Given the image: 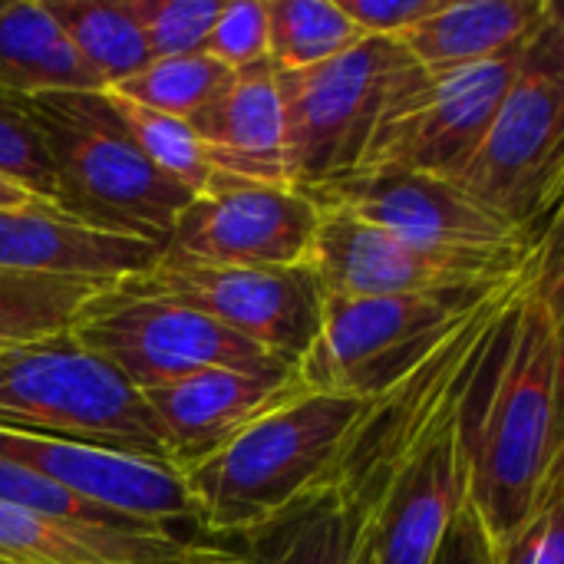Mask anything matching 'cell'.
Listing matches in <instances>:
<instances>
[{"label": "cell", "mask_w": 564, "mask_h": 564, "mask_svg": "<svg viewBox=\"0 0 564 564\" xmlns=\"http://www.w3.org/2000/svg\"><path fill=\"white\" fill-rule=\"evenodd\" d=\"M562 317V228H555L535 251L459 420L469 506L492 545L525 522L564 466Z\"/></svg>", "instance_id": "obj_1"}, {"label": "cell", "mask_w": 564, "mask_h": 564, "mask_svg": "<svg viewBox=\"0 0 564 564\" xmlns=\"http://www.w3.org/2000/svg\"><path fill=\"white\" fill-rule=\"evenodd\" d=\"M364 406L357 397L297 390L185 466L198 529L215 542H235L324 486Z\"/></svg>", "instance_id": "obj_2"}, {"label": "cell", "mask_w": 564, "mask_h": 564, "mask_svg": "<svg viewBox=\"0 0 564 564\" xmlns=\"http://www.w3.org/2000/svg\"><path fill=\"white\" fill-rule=\"evenodd\" d=\"M20 106L43 142L53 205L63 215L99 231L165 245L195 195L139 152L106 93H43L20 99Z\"/></svg>", "instance_id": "obj_3"}, {"label": "cell", "mask_w": 564, "mask_h": 564, "mask_svg": "<svg viewBox=\"0 0 564 564\" xmlns=\"http://www.w3.org/2000/svg\"><path fill=\"white\" fill-rule=\"evenodd\" d=\"M456 185L529 241H545L562 228V7L529 40L516 79Z\"/></svg>", "instance_id": "obj_4"}, {"label": "cell", "mask_w": 564, "mask_h": 564, "mask_svg": "<svg viewBox=\"0 0 564 564\" xmlns=\"http://www.w3.org/2000/svg\"><path fill=\"white\" fill-rule=\"evenodd\" d=\"M0 433L102 446L169 463L165 440L142 390L86 350L73 330L0 354Z\"/></svg>", "instance_id": "obj_5"}, {"label": "cell", "mask_w": 564, "mask_h": 564, "mask_svg": "<svg viewBox=\"0 0 564 564\" xmlns=\"http://www.w3.org/2000/svg\"><path fill=\"white\" fill-rule=\"evenodd\" d=\"M420 73L400 40L364 36L307 69H274L288 185L311 192L357 172L393 96Z\"/></svg>", "instance_id": "obj_6"}, {"label": "cell", "mask_w": 564, "mask_h": 564, "mask_svg": "<svg viewBox=\"0 0 564 564\" xmlns=\"http://www.w3.org/2000/svg\"><path fill=\"white\" fill-rule=\"evenodd\" d=\"M512 278L426 294L324 297L321 334L294 367L297 380L304 390L373 400L416 370Z\"/></svg>", "instance_id": "obj_7"}, {"label": "cell", "mask_w": 564, "mask_h": 564, "mask_svg": "<svg viewBox=\"0 0 564 564\" xmlns=\"http://www.w3.org/2000/svg\"><path fill=\"white\" fill-rule=\"evenodd\" d=\"M116 291L192 307L291 370L304 360L324 321V291L311 264L192 268L155 258Z\"/></svg>", "instance_id": "obj_8"}, {"label": "cell", "mask_w": 564, "mask_h": 564, "mask_svg": "<svg viewBox=\"0 0 564 564\" xmlns=\"http://www.w3.org/2000/svg\"><path fill=\"white\" fill-rule=\"evenodd\" d=\"M529 40L489 63L449 76H426L420 69L387 106L357 172L390 169L456 182L512 86Z\"/></svg>", "instance_id": "obj_9"}, {"label": "cell", "mask_w": 564, "mask_h": 564, "mask_svg": "<svg viewBox=\"0 0 564 564\" xmlns=\"http://www.w3.org/2000/svg\"><path fill=\"white\" fill-rule=\"evenodd\" d=\"M73 337L116 367L135 390H155L205 370H258L278 364L251 340L192 307L122 294L116 288L83 311Z\"/></svg>", "instance_id": "obj_10"}, {"label": "cell", "mask_w": 564, "mask_h": 564, "mask_svg": "<svg viewBox=\"0 0 564 564\" xmlns=\"http://www.w3.org/2000/svg\"><path fill=\"white\" fill-rule=\"evenodd\" d=\"M321 212L291 185L215 175L175 218L159 261L192 268L307 264Z\"/></svg>", "instance_id": "obj_11"}, {"label": "cell", "mask_w": 564, "mask_h": 564, "mask_svg": "<svg viewBox=\"0 0 564 564\" xmlns=\"http://www.w3.org/2000/svg\"><path fill=\"white\" fill-rule=\"evenodd\" d=\"M535 251L539 245L522 251L420 248L350 215L321 212L307 264L324 297H390L492 284L519 274Z\"/></svg>", "instance_id": "obj_12"}, {"label": "cell", "mask_w": 564, "mask_h": 564, "mask_svg": "<svg viewBox=\"0 0 564 564\" xmlns=\"http://www.w3.org/2000/svg\"><path fill=\"white\" fill-rule=\"evenodd\" d=\"M321 212H340L420 248L440 251H522L529 241L466 195L453 178L423 172H350L301 192Z\"/></svg>", "instance_id": "obj_13"}, {"label": "cell", "mask_w": 564, "mask_h": 564, "mask_svg": "<svg viewBox=\"0 0 564 564\" xmlns=\"http://www.w3.org/2000/svg\"><path fill=\"white\" fill-rule=\"evenodd\" d=\"M0 459L40 473L76 499L93 502L126 522L165 529L185 539H208L198 529L195 502L182 469L172 463L20 433H0Z\"/></svg>", "instance_id": "obj_14"}, {"label": "cell", "mask_w": 564, "mask_h": 564, "mask_svg": "<svg viewBox=\"0 0 564 564\" xmlns=\"http://www.w3.org/2000/svg\"><path fill=\"white\" fill-rule=\"evenodd\" d=\"M459 420L463 406L436 423L357 509L370 564H430L469 499Z\"/></svg>", "instance_id": "obj_15"}, {"label": "cell", "mask_w": 564, "mask_h": 564, "mask_svg": "<svg viewBox=\"0 0 564 564\" xmlns=\"http://www.w3.org/2000/svg\"><path fill=\"white\" fill-rule=\"evenodd\" d=\"M297 390H304L297 370L274 364L258 370H205L142 390V397L165 440L169 463L185 469Z\"/></svg>", "instance_id": "obj_16"}, {"label": "cell", "mask_w": 564, "mask_h": 564, "mask_svg": "<svg viewBox=\"0 0 564 564\" xmlns=\"http://www.w3.org/2000/svg\"><path fill=\"white\" fill-rule=\"evenodd\" d=\"M0 564H231V545L162 529L46 519L0 502Z\"/></svg>", "instance_id": "obj_17"}, {"label": "cell", "mask_w": 564, "mask_h": 564, "mask_svg": "<svg viewBox=\"0 0 564 564\" xmlns=\"http://www.w3.org/2000/svg\"><path fill=\"white\" fill-rule=\"evenodd\" d=\"M159 245L99 231L63 215L56 205L0 212V268L119 288L159 258Z\"/></svg>", "instance_id": "obj_18"}, {"label": "cell", "mask_w": 564, "mask_h": 564, "mask_svg": "<svg viewBox=\"0 0 564 564\" xmlns=\"http://www.w3.org/2000/svg\"><path fill=\"white\" fill-rule=\"evenodd\" d=\"M188 126L205 145L215 175L288 185L281 102L268 59L235 69L212 102L188 119Z\"/></svg>", "instance_id": "obj_19"}, {"label": "cell", "mask_w": 564, "mask_h": 564, "mask_svg": "<svg viewBox=\"0 0 564 564\" xmlns=\"http://www.w3.org/2000/svg\"><path fill=\"white\" fill-rule=\"evenodd\" d=\"M555 7V0H443L400 43L426 76H449L522 46Z\"/></svg>", "instance_id": "obj_20"}, {"label": "cell", "mask_w": 564, "mask_h": 564, "mask_svg": "<svg viewBox=\"0 0 564 564\" xmlns=\"http://www.w3.org/2000/svg\"><path fill=\"white\" fill-rule=\"evenodd\" d=\"M228 545L231 564H370L364 525L330 482Z\"/></svg>", "instance_id": "obj_21"}, {"label": "cell", "mask_w": 564, "mask_h": 564, "mask_svg": "<svg viewBox=\"0 0 564 564\" xmlns=\"http://www.w3.org/2000/svg\"><path fill=\"white\" fill-rule=\"evenodd\" d=\"M0 93H106L43 0H0Z\"/></svg>", "instance_id": "obj_22"}, {"label": "cell", "mask_w": 564, "mask_h": 564, "mask_svg": "<svg viewBox=\"0 0 564 564\" xmlns=\"http://www.w3.org/2000/svg\"><path fill=\"white\" fill-rule=\"evenodd\" d=\"M43 7L102 89L132 79L152 63L149 40L126 0H43Z\"/></svg>", "instance_id": "obj_23"}, {"label": "cell", "mask_w": 564, "mask_h": 564, "mask_svg": "<svg viewBox=\"0 0 564 564\" xmlns=\"http://www.w3.org/2000/svg\"><path fill=\"white\" fill-rule=\"evenodd\" d=\"M106 291L112 288L0 268V354L73 330L83 311Z\"/></svg>", "instance_id": "obj_24"}, {"label": "cell", "mask_w": 564, "mask_h": 564, "mask_svg": "<svg viewBox=\"0 0 564 564\" xmlns=\"http://www.w3.org/2000/svg\"><path fill=\"white\" fill-rule=\"evenodd\" d=\"M271 69H307L357 46L364 33L337 0H264Z\"/></svg>", "instance_id": "obj_25"}, {"label": "cell", "mask_w": 564, "mask_h": 564, "mask_svg": "<svg viewBox=\"0 0 564 564\" xmlns=\"http://www.w3.org/2000/svg\"><path fill=\"white\" fill-rule=\"evenodd\" d=\"M106 99H109L112 112L119 116L122 129L129 132V139L162 175H169L192 195H202L212 185L215 169L205 155V145L198 142V135L192 132V126L185 119L162 116L155 109L129 102L109 89H106Z\"/></svg>", "instance_id": "obj_26"}, {"label": "cell", "mask_w": 564, "mask_h": 564, "mask_svg": "<svg viewBox=\"0 0 564 564\" xmlns=\"http://www.w3.org/2000/svg\"><path fill=\"white\" fill-rule=\"evenodd\" d=\"M231 69L212 59L208 53H185V56H159L132 79L112 86L109 93L155 109L172 119H192L212 96L228 83Z\"/></svg>", "instance_id": "obj_27"}, {"label": "cell", "mask_w": 564, "mask_h": 564, "mask_svg": "<svg viewBox=\"0 0 564 564\" xmlns=\"http://www.w3.org/2000/svg\"><path fill=\"white\" fill-rule=\"evenodd\" d=\"M129 13L142 26L152 59L202 53L212 23L221 13L215 0H126Z\"/></svg>", "instance_id": "obj_28"}, {"label": "cell", "mask_w": 564, "mask_h": 564, "mask_svg": "<svg viewBox=\"0 0 564 564\" xmlns=\"http://www.w3.org/2000/svg\"><path fill=\"white\" fill-rule=\"evenodd\" d=\"M492 564H564V466L545 482L525 522L492 545Z\"/></svg>", "instance_id": "obj_29"}, {"label": "cell", "mask_w": 564, "mask_h": 564, "mask_svg": "<svg viewBox=\"0 0 564 564\" xmlns=\"http://www.w3.org/2000/svg\"><path fill=\"white\" fill-rule=\"evenodd\" d=\"M0 172L53 205V175L36 129L30 126L17 96L0 93Z\"/></svg>", "instance_id": "obj_30"}, {"label": "cell", "mask_w": 564, "mask_h": 564, "mask_svg": "<svg viewBox=\"0 0 564 564\" xmlns=\"http://www.w3.org/2000/svg\"><path fill=\"white\" fill-rule=\"evenodd\" d=\"M212 59L221 66L245 69L268 59V10L264 0H235L221 3L218 20L208 30V40L202 46Z\"/></svg>", "instance_id": "obj_31"}, {"label": "cell", "mask_w": 564, "mask_h": 564, "mask_svg": "<svg viewBox=\"0 0 564 564\" xmlns=\"http://www.w3.org/2000/svg\"><path fill=\"white\" fill-rule=\"evenodd\" d=\"M337 3L364 36L400 40L406 30L423 23L430 13H436L443 0H337Z\"/></svg>", "instance_id": "obj_32"}, {"label": "cell", "mask_w": 564, "mask_h": 564, "mask_svg": "<svg viewBox=\"0 0 564 564\" xmlns=\"http://www.w3.org/2000/svg\"><path fill=\"white\" fill-rule=\"evenodd\" d=\"M430 564H492V539L469 499L443 532Z\"/></svg>", "instance_id": "obj_33"}, {"label": "cell", "mask_w": 564, "mask_h": 564, "mask_svg": "<svg viewBox=\"0 0 564 564\" xmlns=\"http://www.w3.org/2000/svg\"><path fill=\"white\" fill-rule=\"evenodd\" d=\"M40 198L30 192V188H23L20 182H13L10 175H3L0 172V212H13V208H30V205H36Z\"/></svg>", "instance_id": "obj_34"}]
</instances>
